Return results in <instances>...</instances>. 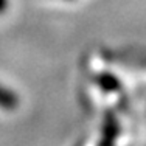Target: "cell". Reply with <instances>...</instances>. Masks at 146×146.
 <instances>
[{
  "instance_id": "obj_1",
  "label": "cell",
  "mask_w": 146,
  "mask_h": 146,
  "mask_svg": "<svg viewBox=\"0 0 146 146\" xmlns=\"http://www.w3.org/2000/svg\"><path fill=\"white\" fill-rule=\"evenodd\" d=\"M3 6H6V0H0V11L3 9Z\"/></svg>"
}]
</instances>
